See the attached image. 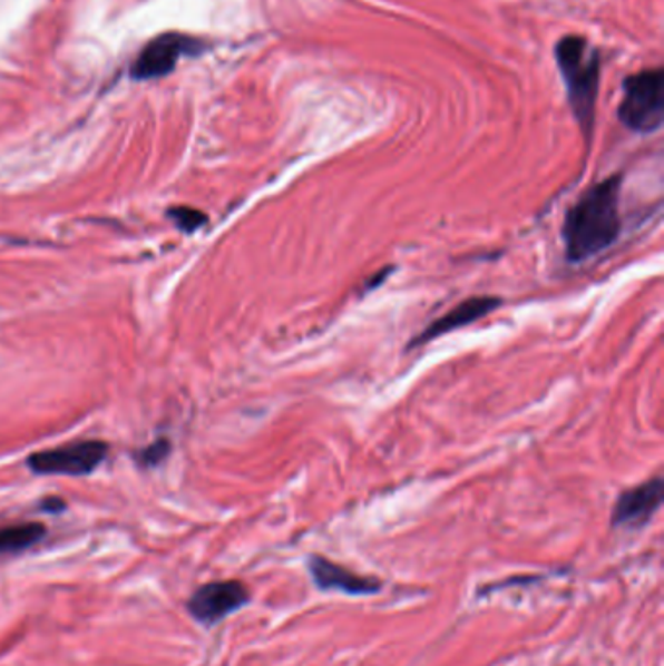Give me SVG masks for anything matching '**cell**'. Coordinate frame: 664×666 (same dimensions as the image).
I'll list each match as a JSON object with an SVG mask.
<instances>
[{"mask_svg":"<svg viewBox=\"0 0 664 666\" xmlns=\"http://www.w3.org/2000/svg\"><path fill=\"white\" fill-rule=\"evenodd\" d=\"M622 182L624 178L619 174L596 182L565 213L562 238L565 259L569 264L593 259L618 242L622 234Z\"/></svg>","mask_w":664,"mask_h":666,"instance_id":"cell-1","label":"cell"},{"mask_svg":"<svg viewBox=\"0 0 664 666\" xmlns=\"http://www.w3.org/2000/svg\"><path fill=\"white\" fill-rule=\"evenodd\" d=\"M557 67L567 88L573 116L590 139L600 88V53L580 36H567L556 47Z\"/></svg>","mask_w":664,"mask_h":666,"instance_id":"cell-2","label":"cell"},{"mask_svg":"<svg viewBox=\"0 0 664 666\" xmlns=\"http://www.w3.org/2000/svg\"><path fill=\"white\" fill-rule=\"evenodd\" d=\"M663 70H642L627 77L624 82V100L618 117L627 129L635 133H655L661 129L664 117Z\"/></svg>","mask_w":664,"mask_h":666,"instance_id":"cell-3","label":"cell"},{"mask_svg":"<svg viewBox=\"0 0 664 666\" xmlns=\"http://www.w3.org/2000/svg\"><path fill=\"white\" fill-rule=\"evenodd\" d=\"M108 450L104 441L70 442L30 454L28 468L39 476H86L104 462Z\"/></svg>","mask_w":664,"mask_h":666,"instance_id":"cell-4","label":"cell"},{"mask_svg":"<svg viewBox=\"0 0 664 666\" xmlns=\"http://www.w3.org/2000/svg\"><path fill=\"white\" fill-rule=\"evenodd\" d=\"M250 590L240 581H213L195 590L187 600V613L203 626H215L250 603Z\"/></svg>","mask_w":664,"mask_h":666,"instance_id":"cell-5","label":"cell"},{"mask_svg":"<svg viewBox=\"0 0 664 666\" xmlns=\"http://www.w3.org/2000/svg\"><path fill=\"white\" fill-rule=\"evenodd\" d=\"M202 51V43L194 38L182 33H163L148 41L147 47L140 51L131 67L133 78L148 80V78L166 77L176 69L184 55H194Z\"/></svg>","mask_w":664,"mask_h":666,"instance_id":"cell-6","label":"cell"},{"mask_svg":"<svg viewBox=\"0 0 664 666\" xmlns=\"http://www.w3.org/2000/svg\"><path fill=\"white\" fill-rule=\"evenodd\" d=\"M663 505V478L643 481L637 488L627 489L616 499L612 509V527L639 530L647 527Z\"/></svg>","mask_w":664,"mask_h":666,"instance_id":"cell-7","label":"cell"},{"mask_svg":"<svg viewBox=\"0 0 664 666\" xmlns=\"http://www.w3.org/2000/svg\"><path fill=\"white\" fill-rule=\"evenodd\" d=\"M309 574L318 589L324 592L338 590L349 597H369V595H379L382 589L379 579L353 574L322 556H312L309 559Z\"/></svg>","mask_w":664,"mask_h":666,"instance_id":"cell-8","label":"cell"},{"mask_svg":"<svg viewBox=\"0 0 664 666\" xmlns=\"http://www.w3.org/2000/svg\"><path fill=\"white\" fill-rule=\"evenodd\" d=\"M501 303L499 296H471V298H466L463 303L456 304L455 308L447 312L445 316L434 320L433 324H429L423 332L419 333L418 337H413L408 349L421 347L426 343L439 340L447 333L470 326L473 322L486 319L487 314L497 311Z\"/></svg>","mask_w":664,"mask_h":666,"instance_id":"cell-9","label":"cell"},{"mask_svg":"<svg viewBox=\"0 0 664 666\" xmlns=\"http://www.w3.org/2000/svg\"><path fill=\"white\" fill-rule=\"evenodd\" d=\"M46 538V527L38 522H26L14 527L0 528V554H18Z\"/></svg>","mask_w":664,"mask_h":666,"instance_id":"cell-10","label":"cell"},{"mask_svg":"<svg viewBox=\"0 0 664 666\" xmlns=\"http://www.w3.org/2000/svg\"><path fill=\"white\" fill-rule=\"evenodd\" d=\"M168 215L184 233H195L197 228H202L207 223V215L202 210L192 209V207H176V209H170Z\"/></svg>","mask_w":664,"mask_h":666,"instance_id":"cell-11","label":"cell"},{"mask_svg":"<svg viewBox=\"0 0 664 666\" xmlns=\"http://www.w3.org/2000/svg\"><path fill=\"white\" fill-rule=\"evenodd\" d=\"M168 452H170V444H168V441H156L140 452L139 460L143 462V466H148V468H150V466H156L158 462H163L164 458L168 457Z\"/></svg>","mask_w":664,"mask_h":666,"instance_id":"cell-12","label":"cell"}]
</instances>
